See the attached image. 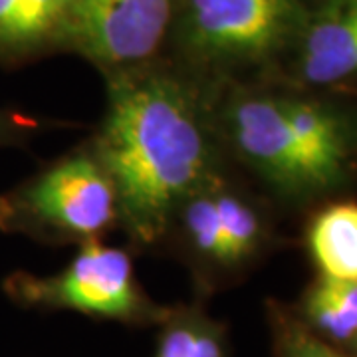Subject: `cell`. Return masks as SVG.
I'll return each mask as SVG.
<instances>
[{"instance_id": "8992f818", "label": "cell", "mask_w": 357, "mask_h": 357, "mask_svg": "<svg viewBox=\"0 0 357 357\" xmlns=\"http://www.w3.org/2000/svg\"><path fill=\"white\" fill-rule=\"evenodd\" d=\"M178 0H68L60 42L105 68L131 70L165 38Z\"/></svg>"}, {"instance_id": "9c48e42d", "label": "cell", "mask_w": 357, "mask_h": 357, "mask_svg": "<svg viewBox=\"0 0 357 357\" xmlns=\"http://www.w3.org/2000/svg\"><path fill=\"white\" fill-rule=\"evenodd\" d=\"M68 0H0V54L58 38Z\"/></svg>"}, {"instance_id": "5b68a950", "label": "cell", "mask_w": 357, "mask_h": 357, "mask_svg": "<svg viewBox=\"0 0 357 357\" xmlns=\"http://www.w3.org/2000/svg\"><path fill=\"white\" fill-rule=\"evenodd\" d=\"M302 0H183L178 40L206 68L256 64L296 42Z\"/></svg>"}, {"instance_id": "30bf717a", "label": "cell", "mask_w": 357, "mask_h": 357, "mask_svg": "<svg viewBox=\"0 0 357 357\" xmlns=\"http://www.w3.org/2000/svg\"><path fill=\"white\" fill-rule=\"evenodd\" d=\"M153 357H229L227 332L199 307L167 312Z\"/></svg>"}, {"instance_id": "8fae6325", "label": "cell", "mask_w": 357, "mask_h": 357, "mask_svg": "<svg viewBox=\"0 0 357 357\" xmlns=\"http://www.w3.org/2000/svg\"><path fill=\"white\" fill-rule=\"evenodd\" d=\"M304 316L307 328L332 342L357 337V282L321 276L306 294Z\"/></svg>"}, {"instance_id": "3957f363", "label": "cell", "mask_w": 357, "mask_h": 357, "mask_svg": "<svg viewBox=\"0 0 357 357\" xmlns=\"http://www.w3.org/2000/svg\"><path fill=\"white\" fill-rule=\"evenodd\" d=\"M119 222L117 192L91 151L70 155L0 197V230L88 243Z\"/></svg>"}, {"instance_id": "277c9868", "label": "cell", "mask_w": 357, "mask_h": 357, "mask_svg": "<svg viewBox=\"0 0 357 357\" xmlns=\"http://www.w3.org/2000/svg\"><path fill=\"white\" fill-rule=\"evenodd\" d=\"M4 290L20 306L72 310L133 326L163 321L169 312L143 294L128 252L100 241L82 244L72 262L58 274L16 272L6 278Z\"/></svg>"}, {"instance_id": "7c38bea8", "label": "cell", "mask_w": 357, "mask_h": 357, "mask_svg": "<svg viewBox=\"0 0 357 357\" xmlns=\"http://www.w3.org/2000/svg\"><path fill=\"white\" fill-rule=\"evenodd\" d=\"M215 204L222 238V266L243 264L262 244V218L252 204L225 187L220 178L215 181Z\"/></svg>"}, {"instance_id": "2e32d148", "label": "cell", "mask_w": 357, "mask_h": 357, "mask_svg": "<svg viewBox=\"0 0 357 357\" xmlns=\"http://www.w3.org/2000/svg\"><path fill=\"white\" fill-rule=\"evenodd\" d=\"M356 344H357V337H356Z\"/></svg>"}, {"instance_id": "5bb4252c", "label": "cell", "mask_w": 357, "mask_h": 357, "mask_svg": "<svg viewBox=\"0 0 357 357\" xmlns=\"http://www.w3.org/2000/svg\"><path fill=\"white\" fill-rule=\"evenodd\" d=\"M274 347L276 357H349L337 351L324 337H319L306 324L288 314L274 312Z\"/></svg>"}, {"instance_id": "6da1fadb", "label": "cell", "mask_w": 357, "mask_h": 357, "mask_svg": "<svg viewBox=\"0 0 357 357\" xmlns=\"http://www.w3.org/2000/svg\"><path fill=\"white\" fill-rule=\"evenodd\" d=\"M91 153L114 183L119 220L143 244L161 238L181 204L217 177L203 102L187 82L165 72L115 74Z\"/></svg>"}, {"instance_id": "ba28073f", "label": "cell", "mask_w": 357, "mask_h": 357, "mask_svg": "<svg viewBox=\"0 0 357 357\" xmlns=\"http://www.w3.org/2000/svg\"><path fill=\"white\" fill-rule=\"evenodd\" d=\"M307 244L321 276L357 282V204H333L314 218Z\"/></svg>"}, {"instance_id": "7a4b0ae2", "label": "cell", "mask_w": 357, "mask_h": 357, "mask_svg": "<svg viewBox=\"0 0 357 357\" xmlns=\"http://www.w3.org/2000/svg\"><path fill=\"white\" fill-rule=\"evenodd\" d=\"M225 129L244 163L288 197L337 187L356 153V135L344 115L298 96H238L227 105Z\"/></svg>"}, {"instance_id": "9a60e30c", "label": "cell", "mask_w": 357, "mask_h": 357, "mask_svg": "<svg viewBox=\"0 0 357 357\" xmlns=\"http://www.w3.org/2000/svg\"><path fill=\"white\" fill-rule=\"evenodd\" d=\"M14 129H18V123L14 121L8 114H4L0 109V143H4L6 139H10L14 133Z\"/></svg>"}, {"instance_id": "52a82bcc", "label": "cell", "mask_w": 357, "mask_h": 357, "mask_svg": "<svg viewBox=\"0 0 357 357\" xmlns=\"http://www.w3.org/2000/svg\"><path fill=\"white\" fill-rule=\"evenodd\" d=\"M298 76L310 86L357 77V0H321L296 36Z\"/></svg>"}, {"instance_id": "4fadbf2b", "label": "cell", "mask_w": 357, "mask_h": 357, "mask_svg": "<svg viewBox=\"0 0 357 357\" xmlns=\"http://www.w3.org/2000/svg\"><path fill=\"white\" fill-rule=\"evenodd\" d=\"M217 178L213 177L201 189L192 192L181 204L177 217H181L183 232L192 252L211 264L222 266V238H220V225H218L217 204H215Z\"/></svg>"}]
</instances>
